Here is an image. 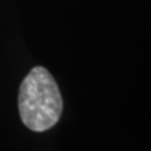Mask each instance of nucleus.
Returning <instances> with one entry per match:
<instances>
[{"instance_id": "nucleus-1", "label": "nucleus", "mask_w": 151, "mask_h": 151, "mask_svg": "<svg viewBox=\"0 0 151 151\" xmlns=\"http://www.w3.org/2000/svg\"><path fill=\"white\" fill-rule=\"evenodd\" d=\"M18 105L23 124L32 131H47L59 121L63 100L48 69L38 65L28 73L19 88Z\"/></svg>"}]
</instances>
